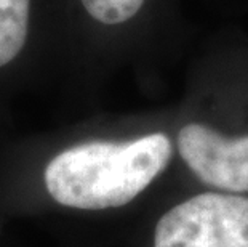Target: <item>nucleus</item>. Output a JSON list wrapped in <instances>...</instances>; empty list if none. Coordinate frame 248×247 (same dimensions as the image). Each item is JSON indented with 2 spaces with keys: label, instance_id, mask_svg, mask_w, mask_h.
I'll return each instance as SVG.
<instances>
[{
  "label": "nucleus",
  "instance_id": "1",
  "mask_svg": "<svg viewBox=\"0 0 248 247\" xmlns=\"http://www.w3.org/2000/svg\"><path fill=\"white\" fill-rule=\"evenodd\" d=\"M171 152L170 138L160 132L126 143L88 141L64 149L48 162L45 186L66 207H122L165 170Z\"/></svg>",
  "mask_w": 248,
  "mask_h": 247
},
{
  "label": "nucleus",
  "instance_id": "2",
  "mask_svg": "<svg viewBox=\"0 0 248 247\" xmlns=\"http://www.w3.org/2000/svg\"><path fill=\"white\" fill-rule=\"evenodd\" d=\"M154 247H248V198L203 193L157 222Z\"/></svg>",
  "mask_w": 248,
  "mask_h": 247
},
{
  "label": "nucleus",
  "instance_id": "3",
  "mask_svg": "<svg viewBox=\"0 0 248 247\" xmlns=\"http://www.w3.org/2000/svg\"><path fill=\"white\" fill-rule=\"evenodd\" d=\"M178 149L203 183L231 193H248V135L226 136L192 122L179 130Z\"/></svg>",
  "mask_w": 248,
  "mask_h": 247
},
{
  "label": "nucleus",
  "instance_id": "4",
  "mask_svg": "<svg viewBox=\"0 0 248 247\" xmlns=\"http://www.w3.org/2000/svg\"><path fill=\"white\" fill-rule=\"evenodd\" d=\"M31 0H0V67L23 50L28 37Z\"/></svg>",
  "mask_w": 248,
  "mask_h": 247
},
{
  "label": "nucleus",
  "instance_id": "5",
  "mask_svg": "<svg viewBox=\"0 0 248 247\" xmlns=\"http://www.w3.org/2000/svg\"><path fill=\"white\" fill-rule=\"evenodd\" d=\"M87 12L103 24H120L135 16L144 0H80Z\"/></svg>",
  "mask_w": 248,
  "mask_h": 247
}]
</instances>
